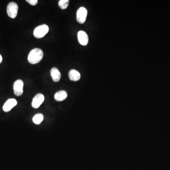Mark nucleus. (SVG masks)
Returning a JSON list of instances; mask_svg holds the SVG:
<instances>
[{
    "label": "nucleus",
    "instance_id": "obj_1",
    "mask_svg": "<svg viewBox=\"0 0 170 170\" xmlns=\"http://www.w3.org/2000/svg\"><path fill=\"white\" fill-rule=\"evenodd\" d=\"M44 53L42 50L39 48H35L30 51L27 57L29 63L35 64L39 63L43 58Z\"/></svg>",
    "mask_w": 170,
    "mask_h": 170
},
{
    "label": "nucleus",
    "instance_id": "obj_2",
    "mask_svg": "<svg viewBox=\"0 0 170 170\" xmlns=\"http://www.w3.org/2000/svg\"><path fill=\"white\" fill-rule=\"evenodd\" d=\"M49 30L48 26L44 24L37 27L34 30L33 34L37 38H41L44 37Z\"/></svg>",
    "mask_w": 170,
    "mask_h": 170
},
{
    "label": "nucleus",
    "instance_id": "obj_3",
    "mask_svg": "<svg viewBox=\"0 0 170 170\" xmlns=\"http://www.w3.org/2000/svg\"><path fill=\"white\" fill-rule=\"evenodd\" d=\"M18 9H19V7L16 2H9L7 7V12L8 15L10 18L14 19L17 17Z\"/></svg>",
    "mask_w": 170,
    "mask_h": 170
},
{
    "label": "nucleus",
    "instance_id": "obj_4",
    "mask_svg": "<svg viewBox=\"0 0 170 170\" xmlns=\"http://www.w3.org/2000/svg\"><path fill=\"white\" fill-rule=\"evenodd\" d=\"M87 15V11L83 7L80 8L77 12V20L80 24H83L86 20Z\"/></svg>",
    "mask_w": 170,
    "mask_h": 170
},
{
    "label": "nucleus",
    "instance_id": "obj_5",
    "mask_svg": "<svg viewBox=\"0 0 170 170\" xmlns=\"http://www.w3.org/2000/svg\"><path fill=\"white\" fill-rule=\"evenodd\" d=\"M23 86L24 83L20 80H16L13 84L14 93L16 96H20L23 93Z\"/></svg>",
    "mask_w": 170,
    "mask_h": 170
},
{
    "label": "nucleus",
    "instance_id": "obj_6",
    "mask_svg": "<svg viewBox=\"0 0 170 170\" xmlns=\"http://www.w3.org/2000/svg\"><path fill=\"white\" fill-rule=\"evenodd\" d=\"M44 100V97L42 94H36L32 102V106L35 109L39 108Z\"/></svg>",
    "mask_w": 170,
    "mask_h": 170
},
{
    "label": "nucleus",
    "instance_id": "obj_7",
    "mask_svg": "<svg viewBox=\"0 0 170 170\" xmlns=\"http://www.w3.org/2000/svg\"><path fill=\"white\" fill-rule=\"evenodd\" d=\"M17 104V101L15 99H9L4 104L3 106V110L5 112H8L15 107Z\"/></svg>",
    "mask_w": 170,
    "mask_h": 170
},
{
    "label": "nucleus",
    "instance_id": "obj_8",
    "mask_svg": "<svg viewBox=\"0 0 170 170\" xmlns=\"http://www.w3.org/2000/svg\"><path fill=\"white\" fill-rule=\"evenodd\" d=\"M78 38L80 44L82 45H87L88 43V37L85 32L80 31L78 33Z\"/></svg>",
    "mask_w": 170,
    "mask_h": 170
},
{
    "label": "nucleus",
    "instance_id": "obj_9",
    "mask_svg": "<svg viewBox=\"0 0 170 170\" xmlns=\"http://www.w3.org/2000/svg\"><path fill=\"white\" fill-rule=\"evenodd\" d=\"M51 76L54 82H59L61 80V73L56 68L54 67L51 69Z\"/></svg>",
    "mask_w": 170,
    "mask_h": 170
},
{
    "label": "nucleus",
    "instance_id": "obj_10",
    "mask_svg": "<svg viewBox=\"0 0 170 170\" xmlns=\"http://www.w3.org/2000/svg\"><path fill=\"white\" fill-rule=\"evenodd\" d=\"M69 77L70 80L73 81H79L81 75L78 71L75 69H71L69 73Z\"/></svg>",
    "mask_w": 170,
    "mask_h": 170
},
{
    "label": "nucleus",
    "instance_id": "obj_11",
    "mask_svg": "<svg viewBox=\"0 0 170 170\" xmlns=\"http://www.w3.org/2000/svg\"><path fill=\"white\" fill-rule=\"evenodd\" d=\"M68 97L67 93L64 90H61L56 93L55 94V99L58 102L64 101Z\"/></svg>",
    "mask_w": 170,
    "mask_h": 170
},
{
    "label": "nucleus",
    "instance_id": "obj_12",
    "mask_svg": "<svg viewBox=\"0 0 170 170\" xmlns=\"http://www.w3.org/2000/svg\"><path fill=\"white\" fill-rule=\"evenodd\" d=\"M44 120V115L42 113H38L33 118V122L37 125H39Z\"/></svg>",
    "mask_w": 170,
    "mask_h": 170
},
{
    "label": "nucleus",
    "instance_id": "obj_13",
    "mask_svg": "<svg viewBox=\"0 0 170 170\" xmlns=\"http://www.w3.org/2000/svg\"><path fill=\"white\" fill-rule=\"evenodd\" d=\"M69 2V0H60L58 2V5L61 9H66L68 7Z\"/></svg>",
    "mask_w": 170,
    "mask_h": 170
},
{
    "label": "nucleus",
    "instance_id": "obj_14",
    "mask_svg": "<svg viewBox=\"0 0 170 170\" xmlns=\"http://www.w3.org/2000/svg\"><path fill=\"white\" fill-rule=\"evenodd\" d=\"M26 2L32 6L36 5L38 3L37 0H27Z\"/></svg>",
    "mask_w": 170,
    "mask_h": 170
},
{
    "label": "nucleus",
    "instance_id": "obj_15",
    "mask_svg": "<svg viewBox=\"0 0 170 170\" xmlns=\"http://www.w3.org/2000/svg\"><path fill=\"white\" fill-rule=\"evenodd\" d=\"M2 56L1 55H0V63L2 62Z\"/></svg>",
    "mask_w": 170,
    "mask_h": 170
}]
</instances>
